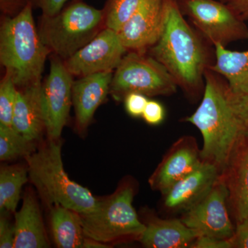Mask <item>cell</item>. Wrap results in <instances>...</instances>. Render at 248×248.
<instances>
[{"mask_svg":"<svg viewBox=\"0 0 248 248\" xmlns=\"http://www.w3.org/2000/svg\"><path fill=\"white\" fill-rule=\"evenodd\" d=\"M203 137V162L213 164L220 176L248 138V96L235 91L216 72L207 70L202 102L186 117Z\"/></svg>","mask_w":248,"mask_h":248,"instance_id":"1","label":"cell"},{"mask_svg":"<svg viewBox=\"0 0 248 248\" xmlns=\"http://www.w3.org/2000/svg\"><path fill=\"white\" fill-rule=\"evenodd\" d=\"M165 22L150 55L162 63L192 102L205 89V73L215 61L213 45L186 20L177 0H164Z\"/></svg>","mask_w":248,"mask_h":248,"instance_id":"2","label":"cell"},{"mask_svg":"<svg viewBox=\"0 0 248 248\" xmlns=\"http://www.w3.org/2000/svg\"><path fill=\"white\" fill-rule=\"evenodd\" d=\"M32 5L15 17L3 16L0 27V62L17 89L42 82L46 60L51 53L41 40Z\"/></svg>","mask_w":248,"mask_h":248,"instance_id":"3","label":"cell"},{"mask_svg":"<svg viewBox=\"0 0 248 248\" xmlns=\"http://www.w3.org/2000/svg\"><path fill=\"white\" fill-rule=\"evenodd\" d=\"M59 140L48 143L27 156L29 177L41 197L50 206L64 207L79 214H89L99 201L86 187L72 181L65 171Z\"/></svg>","mask_w":248,"mask_h":248,"instance_id":"4","label":"cell"},{"mask_svg":"<svg viewBox=\"0 0 248 248\" xmlns=\"http://www.w3.org/2000/svg\"><path fill=\"white\" fill-rule=\"evenodd\" d=\"M104 28L103 10L82 0H71L55 16L42 15L38 32L50 52L65 61Z\"/></svg>","mask_w":248,"mask_h":248,"instance_id":"5","label":"cell"},{"mask_svg":"<svg viewBox=\"0 0 248 248\" xmlns=\"http://www.w3.org/2000/svg\"><path fill=\"white\" fill-rule=\"evenodd\" d=\"M134 195L133 186L124 184L110 197L99 200L94 211L80 214L86 236L104 244L123 238L140 239L146 226L133 208Z\"/></svg>","mask_w":248,"mask_h":248,"instance_id":"6","label":"cell"},{"mask_svg":"<svg viewBox=\"0 0 248 248\" xmlns=\"http://www.w3.org/2000/svg\"><path fill=\"white\" fill-rule=\"evenodd\" d=\"M178 86L166 67L151 55L128 51L115 70L110 93L117 101H124L130 93L147 97L172 95Z\"/></svg>","mask_w":248,"mask_h":248,"instance_id":"7","label":"cell"},{"mask_svg":"<svg viewBox=\"0 0 248 248\" xmlns=\"http://www.w3.org/2000/svg\"><path fill=\"white\" fill-rule=\"evenodd\" d=\"M182 14L215 46L248 40L246 21L220 0H177Z\"/></svg>","mask_w":248,"mask_h":248,"instance_id":"8","label":"cell"},{"mask_svg":"<svg viewBox=\"0 0 248 248\" xmlns=\"http://www.w3.org/2000/svg\"><path fill=\"white\" fill-rule=\"evenodd\" d=\"M231 215L226 184L219 177L208 195L183 213L180 218L200 236L229 239L235 228Z\"/></svg>","mask_w":248,"mask_h":248,"instance_id":"9","label":"cell"},{"mask_svg":"<svg viewBox=\"0 0 248 248\" xmlns=\"http://www.w3.org/2000/svg\"><path fill=\"white\" fill-rule=\"evenodd\" d=\"M73 75L61 58L50 59V72L42 82L46 118V133L48 140H59L68 122L73 105Z\"/></svg>","mask_w":248,"mask_h":248,"instance_id":"10","label":"cell"},{"mask_svg":"<svg viewBox=\"0 0 248 248\" xmlns=\"http://www.w3.org/2000/svg\"><path fill=\"white\" fill-rule=\"evenodd\" d=\"M127 51L118 32L105 27L87 45L63 62L73 76L84 77L113 71Z\"/></svg>","mask_w":248,"mask_h":248,"instance_id":"11","label":"cell"},{"mask_svg":"<svg viewBox=\"0 0 248 248\" xmlns=\"http://www.w3.org/2000/svg\"><path fill=\"white\" fill-rule=\"evenodd\" d=\"M164 22V0H144L119 36L128 51L147 53L159 40Z\"/></svg>","mask_w":248,"mask_h":248,"instance_id":"12","label":"cell"},{"mask_svg":"<svg viewBox=\"0 0 248 248\" xmlns=\"http://www.w3.org/2000/svg\"><path fill=\"white\" fill-rule=\"evenodd\" d=\"M202 154L197 140L183 136L171 146L149 179L153 190L161 194L175 183L190 174L202 164Z\"/></svg>","mask_w":248,"mask_h":248,"instance_id":"13","label":"cell"},{"mask_svg":"<svg viewBox=\"0 0 248 248\" xmlns=\"http://www.w3.org/2000/svg\"><path fill=\"white\" fill-rule=\"evenodd\" d=\"M219 177L214 165L202 162L193 172L161 194L164 210L172 215H182L208 195Z\"/></svg>","mask_w":248,"mask_h":248,"instance_id":"14","label":"cell"},{"mask_svg":"<svg viewBox=\"0 0 248 248\" xmlns=\"http://www.w3.org/2000/svg\"><path fill=\"white\" fill-rule=\"evenodd\" d=\"M112 76L113 71L102 72L80 77L73 82V106L76 112V127L79 133L86 131L94 112L110 93Z\"/></svg>","mask_w":248,"mask_h":248,"instance_id":"15","label":"cell"},{"mask_svg":"<svg viewBox=\"0 0 248 248\" xmlns=\"http://www.w3.org/2000/svg\"><path fill=\"white\" fill-rule=\"evenodd\" d=\"M12 126L32 141L42 138L46 132L42 81L18 89Z\"/></svg>","mask_w":248,"mask_h":248,"instance_id":"16","label":"cell"},{"mask_svg":"<svg viewBox=\"0 0 248 248\" xmlns=\"http://www.w3.org/2000/svg\"><path fill=\"white\" fill-rule=\"evenodd\" d=\"M228 190V205L235 223L248 217V138L220 176Z\"/></svg>","mask_w":248,"mask_h":248,"instance_id":"17","label":"cell"},{"mask_svg":"<svg viewBox=\"0 0 248 248\" xmlns=\"http://www.w3.org/2000/svg\"><path fill=\"white\" fill-rule=\"evenodd\" d=\"M140 241L149 248H191L200 235L186 226L181 218H150Z\"/></svg>","mask_w":248,"mask_h":248,"instance_id":"18","label":"cell"},{"mask_svg":"<svg viewBox=\"0 0 248 248\" xmlns=\"http://www.w3.org/2000/svg\"><path fill=\"white\" fill-rule=\"evenodd\" d=\"M14 248H49L38 202L30 191L23 199L22 208L16 213Z\"/></svg>","mask_w":248,"mask_h":248,"instance_id":"19","label":"cell"},{"mask_svg":"<svg viewBox=\"0 0 248 248\" xmlns=\"http://www.w3.org/2000/svg\"><path fill=\"white\" fill-rule=\"evenodd\" d=\"M215 50V61L210 69L224 78L235 91L248 96V50H231L220 45Z\"/></svg>","mask_w":248,"mask_h":248,"instance_id":"20","label":"cell"},{"mask_svg":"<svg viewBox=\"0 0 248 248\" xmlns=\"http://www.w3.org/2000/svg\"><path fill=\"white\" fill-rule=\"evenodd\" d=\"M50 225L57 247L83 248L86 236L79 213L60 205L51 207Z\"/></svg>","mask_w":248,"mask_h":248,"instance_id":"21","label":"cell"},{"mask_svg":"<svg viewBox=\"0 0 248 248\" xmlns=\"http://www.w3.org/2000/svg\"><path fill=\"white\" fill-rule=\"evenodd\" d=\"M28 168L22 166H2L0 170V212L1 214L15 213L21 190L27 182Z\"/></svg>","mask_w":248,"mask_h":248,"instance_id":"22","label":"cell"},{"mask_svg":"<svg viewBox=\"0 0 248 248\" xmlns=\"http://www.w3.org/2000/svg\"><path fill=\"white\" fill-rule=\"evenodd\" d=\"M36 141L17 132L13 126L0 124V159L11 161L35 153Z\"/></svg>","mask_w":248,"mask_h":248,"instance_id":"23","label":"cell"},{"mask_svg":"<svg viewBox=\"0 0 248 248\" xmlns=\"http://www.w3.org/2000/svg\"><path fill=\"white\" fill-rule=\"evenodd\" d=\"M144 0H107L103 10L106 28L119 32Z\"/></svg>","mask_w":248,"mask_h":248,"instance_id":"24","label":"cell"},{"mask_svg":"<svg viewBox=\"0 0 248 248\" xmlns=\"http://www.w3.org/2000/svg\"><path fill=\"white\" fill-rule=\"evenodd\" d=\"M17 90L11 75L6 72L0 82V124L12 126Z\"/></svg>","mask_w":248,"mask_h":248,"instance_id":"25","label":"cell"},{"mask_svg":"<svg viewBox=\"0 0 248 248\" xmlns=\"http://www.w3.org/2000/svg\"><path fill=\"white\" fill-rule=\"evenodd\" d=\"M148 100V97L141 93H128L124 99L125 110L131 117L135 118L142 117Z\"/></svg>","mask_w":248,"mask_h":248,"instance_id":"26","label":"cell"},{"mask_svg":"<svg viewBox=\"0 0 248 248\" xmlns=\"http://www.w3.org/2000/svg\"><path fill=\"white\" fill-rule=\"evenodd\" d=\"M141 117L149 125H159L165 120L166 110L164 106L157 101L148 100Z\"/></svg>","mask_w":248,"mask_h":248,"instance_id":"27","label":"cell"},{"mask_svg":"<svg viewBox=\"0 0 248 248\" xmlns=\"http://www.w3.org/2000/svg\"><path fill=\"white\" fill-rule=\"evenodd\" d=\"M0 218V248H14L16 234L15 226L6 217V214H1Z\"/></svg>","mask_w":248,"mask_h":248,"instance_id":"28","label":"cell"},{"mask_svg":"<svg viewBox=\"0 0 248 248\" xmlns=\"http://www.w3.org/2000/svg\"><path fill=\"white\" fill-rule=\"evenodd\" d=\"M229 241L232 248H248V217L236 222L234 234Z\"/></svg>","mask_w":248,"mask_h":248,"instance_id":"29","label":"cell"},{"mask_svg":"<svg viewBox=\"0 0 248 248\" xmlns=\"http://www.w3.org/2000/svg\"><path fill=\"white\" fill-rule=\"evenodd\" d=\"M30 4L32 5V0H0V11L3 16L13 17Z\"/></svg>","mask_w":248,"mask_h":248,"instance_id":"30","label":"cell"},{"mask_svg":"<svg viewBox=\"0 0 248 248\" xmlns=\"http://www.w3.org/2000/svg\"><path fill=\"white\" fill-rule=\"evenodd\" d=\"M71 0H32L34 8L41 9L42 15L47 16L58 14L63 6Z\"/></svg>","mask_w":248,"mask_h":248,"instance_id":"31","label":"cell"},{"mask_svg":"<svg viewBox=\"0 0 248 248\" xmlns=\"http://www.w3.org/2000/svg\"><path fill=\"white\" fill-rule=\"evenodd\" d=\"M191 248H232L229 239H222L213 236H199Z\"/></svg>","mask_w":248,"mask_h":248,"instance_id":"32","label":"cell"},{"mask_svg":"<svg viewBox=\"0 0 248 248\" xmlns=\"http://www.w3.org/2000/svg\"><path fill=\"white\" fill-rule=\"evenodd\" d=\"M228 5L233 11L244 21L248 19V0H220Z\"/></svg>","mask_w":248,"mask_h":248,"instance_id":"33","label":"cell"},{"mask_svg":"<svg viewBox=\"0 0 248 248\" xmlns=\"http://www.w3.org/2000/svg\"><path fill=\"white\" fill-rule=\"evenodd\" d=\"M109 248L107 245L104 244V243L99 242V241H96V240L91 239V238L86 236V239L84 241V246L83 248Z\"/></svg>","mask_w":248,"mask_h":248,"instance_id":"34","label":"cell"}]
</instances>
